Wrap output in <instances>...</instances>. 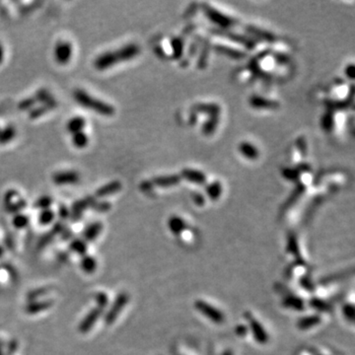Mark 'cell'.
Masks as SVG:
<instances>
[{
  "label": "cell",
  "mask_w": 355,
  "mask_h": 355,
  "mask_svg": "<svg viewBox=\"0 0 355 355\" xmlns=\"http://www.w3.org/2000/svg\"><path fill=\"white\" fill-rule=\"evenodd\" d=\"M73 54V47L69 42L59 41L54 46L53 56L55 61L60 66H66L68 64Z\"/></svg>",
  "instance_id": "4"
},
{
  "label": "cell",
  "mask_w": 355,
  "mask_h": 355,
  "mask_svg": "<svg viewBox=\"0 0 355 355\" xmlns=\"http://www.w3.org/2000/svg\"><path fill=\"white\" fill-rule=\"evenodd\" d=\"M86 125V120L83 117L76 116L71 118L67 123V130L72 135L77 133L84 132V128Z\"/></svg>",
  "instance_id": "7"
},
{
  "label": "cell",
  "mask_w": 355,
  "mask_h": 355,
  "mask_svg": "<svg viewBox=\"0 0 355 355\" xmlns=\"http://www.w3.org/2000/svg\"><path fill=\"white\" fill-rule=\"evenodd\" d=\"M80 180V176L75 171H60L52 176V182L55 185H74Z\"/></svg>",
  "instance_id": "6"
},
{
  "label": "cell",
  "mask_w": 355,
  "mask_h": 355,
  "mask_svg": "<svg viewBox=\"0 0 355 355\" xmlns=\"http://www.w3.org/2000/svg\"><path fill=\"white\" fill-rule=\"evenodd\" d=\"M15 128L13 126H7L3 131H0V144L8 143L15 136Z\"/></svg>",
  "instance_id": "11"
},
{
  "label": "cell",
  "mask_w": 355,
  "mask_h": 355,
  "mask_svg": "<svg viewBox=\"0 0 355 355\" xmlns=\"http://www.w3.org/2000/svg\"><path fill=\"white\" fill-rule=\"evenodd\" d=\"M249 321V331H251L252 335L254 338V340L260 344H267L270 337L266 328L262 325V322L257 320L254 315H250L248 317Z\"/></svg>",
  "instance_id": "5"
},
{
  "label": "cell",
  "mask_w": 355,
  "mask_h": 355,
  "mask_svg": "<svg viewBox=\"0 0 355 355\" xmlns=\"http://www.w3.org/2000/svg\"><path fill=\"white\" fill-rule=\"evenodd\" d=\"M4 55H5V53H4L3 46H2L1 43H0V66H1L3 60H4Z\"/></svg>",
  "instance_id": "16"
},
{
  "label": "cell",
  "mask_w": 355,
  "mask_h": 355,
  "mask_svg": "<svg viewBox=\"0 0 355 355\" xmlns=\"http://www.w3.org/2000/svg\"><path fill=\"white\" fill-rule=\"evenodd\" d=\"M14 223L17 226H25L28 223V218L23 215H19L14 219Z\"/></svg>",
  "instance_id": "15"
},
{
  "label": "cell",
  "mask_w": 355,
  "mask_h": 355,
  "mask_svg": "<svg viewBox=\"0 0 355 355\" xmlns=\"http://www.w3.org/2000/svg\"><path fill=\"white\" fill-rule=\"evenodd\" d=\"M53 219V213L51 210L50 209H46L42 212L41 216H40V220L42 223L44 224H47V223H50L51 220Z\"/></svg>",
  "instance_id": "13"
},
{
  "label": "cell",
  "mask_w": 355,
  "mask_h": 355,
  "mask_svg": "<svg viewBox=\"0 0 355 355\" xmlns=\"http://www.w3.org/2000/svg\"><path fill=\"white\" fill-rule=\"evenodd\" d=\"M51 198H49V197H43V198H41V199L38 200V202L36 203V206H38V207H40V206L47 207V206H49L51 204Z\"/></svg>",
  "instance_id": "14"
},
{
  "label": "cell",
  "mask_w": 355,
  "mask_h": 355,
  "mask_svg": "<svg viewBox=\"0 0 355 355\" xmlns=\"http://www.w3.org/2000/svg\"><path fill=\"white\" fill-rule=\"evenodd\" d=\"M222 355H234V354H233V352L231 350H228V351H225Z\"/></svg>",
  "instance_id": "17"
},
{
  "label": "cell",
  "mask_w": 355,
  "mask_h": 355,
  "mask_svg": "<svg viewBox=\"0 0 355 355\" xmlns=\"http://www.w3.org/2000/svg\"><path fill=\"white\" fill-rule=\"evenodd\" d=\"M120 188H121V184L118 181H114V182L109 183V184L105 185L104 186L100 187L98 190H97L96 195L98 197H105V196L113 195V193L118 191Z\"/></svg>",
  "instance_id": "8"
},
{
  "label": "cell",
  "mask_w": 355,
  "mask_h": 355,
  "mask_svg": "<svg viewBox=\"0 0 355 355\" xmlns=\"http://www.w3.org/2000/svg\"><path fill=\"white\" fill-rule=\"evenodd\" d=\"M73 96L75 101L79 105L83 106L86 109L92 110L97 114L106 117H111L115 114V108L112 105H109L104 101L94 98V97H92L89 93H87L84 90L81 89L75 90Z\"/></svg>",
  "instance_id": "2"
},
{
  "label": "cell",
  "mask_w": 355,
  "mask_h": 355,
  "mask_svg": "<svg viewBox=\"0 0 355 355\" xmlns=\"http://www.w3.org/2000/svg\"><path fill=\"white\" fill-rule=\"evenodd\" d=\"M320 322H321L320 318L317 315H313V316L302 318L301 320H299L298 328L300 330H309V329L317 327Z\"/></svg>",
  "instance_id": "9"
},
{
  "label": "cell",
  "mask_w": 355,
  "mask_h": 355,
  "mask_svg": "<svg viewBox=\"0 0 355 355\" xmlns=\"http://www.w3.org/2000/svg\"><path fill=\"white\" fill-rule=\"evenodd\" d=\"M195 308L204 318H206L212 322H215L217 325H222V322L225 321V316L222 313V311H220L217 307L207 302L206 300L205 301L203 299L197 300L195 302Z\"/></svg>",
  "instance_id": "3"
},
{
  "label": "cell",
  "mask_w": 355,
  "mask_h": 355,
  "mask_svg": "<svg viewBox=\"0 0 355 355\" xmlns=\"http://www.w3.org/2000/svg\"><path fill=\"white\" fill-rule=\"evenodd\" d=\"M343 315L344 317L349 320L351 322L353 321V315H354V306L353 303L345 304L343 306Z\"/></svg>",
  "instance_id": "12"
},
{
  "label": "cell",
  "mask_w": 355,
  "mask_h": 355,
  "mask_svg": "<svg viewBox=\"0 0 355 355\" xmlns=\"http://www.w3.org/2000/svg\"><path fill=\"white\" fill-rule=\"evenodd\" d=\"M139 53V48L131 44L120 48L115 51H107L95 59L94 66L98 70H105L113 68L117 63L124 60H130Z\"/></svg>",
  "instance_id": "1"
},
{
  "label": "cell",
  "mask_w": 355,
  "mask_h": 355,
  "mask_svg": "<svg viewBox=\"0 0 355 355\" xmlns=\"http://www.w3.org/2000/svg\"><path fill=\"white\" fill-rule=\"evenodd\" d=\"M71 142L76 148L82 149L89 144V136L84 132L77 133L71 135Z\"/></svg>",
  "instance_id": "10"
}]
</instances>
